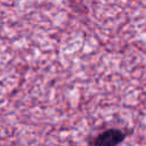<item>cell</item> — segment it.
I'll return each instance as SVG.
<instances>
[{
  "mask_svg": "<svg viewBox=\"0 0 146 146\" xmlns=\"http://www.w3.org/2000/svg\"><path fill=\"white\" fill-rule=\"evenodd\" d=\"M125 138L123 131L119 129H108L102 132L94 140V146H117Z\"/></svg>",
  "mask_w": 146,
  "mask_h": 146,
  "instance_id": "6da1fadb",
  "label": "cell"
}]
</instances>
